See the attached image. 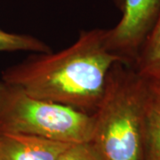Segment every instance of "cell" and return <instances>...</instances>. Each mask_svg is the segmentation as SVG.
I'll use <instances>...</instances> for the list:
<instances>
[{
	"label": "cell",
	"mask_w": 160,
	"mask_h": 160,
	"mask_svg": "<svg viewBox=\"0 0 160 160\" xmlns=\"http://www.w3.org/2000/svg\"><path fill=\"white\" fill-rule=\"evenodd\" d=\"M122 62L107 46V29L83 30L69 47L33 53L6 68L1 79L33 97L93 114L109 70Z\"/></svg>",
	"instance_id": "1"
},
{
	"label": "cell",
	"mask_w": 160,
	"mask_h": 160,
	"mask_svg": "<svg viewBox=\"0 0 160 160\" xmlns=\"http://www.w3.org/2000/svg\"><path fill=\"white\" fill-rule=\"evenodd\" d=\"M150 80L130 64L117 62L93 112L91 142L103 160H142Z\"/></svg>",
	"instance_id": "2"
},
{
	"label": "cell",
	"mask_w": 160,
	"mask_h": 160,
	"mask_svg": "<svg viewBox=\"0 0 160 160\" xmlns=\"http://www.w3.org/2000/svg\"><path fill=\"white\" fill-rule=\"evenodd\" d=\"M93 116L33 97L0 79V133H21L75 144L91 142Z\"/></svg>",
	"instance_id": "3"
},
{
	"label": "cell",
	"mask_w": 160,
	"mask_h": 160,
	"mask_svg": "<svg viewBox=\"0 0 160 160\" xmlns=\"http://www.w3.org/2000/svg\"><path fill=\"white\" fill-rule=\"evenodd\" d=\"M118 24L107 29V46L123 62L133 65L160 13V0H124Z\"/></svg>",
	"instance_id": "4"
},
{
	"label": "cell",
	"mask_w": 160,
	"mask_h": 160,
	"mask_svg": "<svg viewBox=\"0 0 160 160\" xmlns=\"http://www.w3.org/2000/svg\"><path fill=\"white\" fill-rule=\"evenodd\" d=\"M71 144L21 133H0V160H60Z\"/></svg>",
	"instance_id": "5"
},
{
	"label": "cell",
	"mask_w": 160,
	"mask_h": 160,
	"mask_svg": "<svg viewBox=\"0 0 160 160\" xmlns=\"http://www.w3.org/2000/svg\"><path fill=\"white\" fill-rule=\"evenodd\" d=\"M142 160H160V94L152 85L143 124Z\"/></svg>",
	"instance_id": "6"
},
{
	"label": "cell",
	"mask_w": 160,
	"mask_h": 160,
	"mask_svg": "<svg viewBox=\"0 0 160 160\" xmlns=\"http://www.w3.org/2000/svg\"><path fill=\"white\" fill-rule=\"evenodd\" d=\"M132 66L138 73L149 79L160 72V13Z\"/></svg>",
	"instance_id": "7"
},
{
	"label": "cell",
	"mask_w": 160,
	"mask_h": 160,
	"mask_svg": "<svg viewBox=\"0 0 160 160\" xmlns=\"http://www.w3.org/2000/svg\"><path fill=\"white\" fill-rule=\"evenodd\" d=\"M50 46L31 35L8 32L0 29V53L30 52L32 53L51 52Z\"/></svg>",
	"instance_id": "8"
},
{
	"label": "cell",
	"mask_w": 160,
	"mask_h": 160,
	"mask_svg": "<svg viewBox=\"0 0 160 160\" xmlns=\"http://www.w3.org/2000/svg\"><path fill=\"white\" fill-rule=\"evenodd\" d=\"M60 160H103L91 142L71 144Z\"/></svg>",
	"instance_id": "9"
},
{
	"label": "cell",
	"mask_w": 160,
	"mask_h": 160,
	"mask_svg": "<svg viewBox=\"0 0 160 160\" xmlns=\"http://www.w3.org/2000/svg\"><path fill=\"white\" fill-rule=\"evenodd\" d=\"M149 80H150V83L153 86V88L160 94V72L157 76H155L153 78Z\"/></svg>",
	"instance_id": "10"
},
{
	"label": "cell",
	"mask_w": 160,
	"mask_h": 160,
	"mask_svg": "<svg viewBox=\"0 0 160 160\" xmlns=\"http://www.w3.org/2000/svg\"><path fill=\"white\" fill-rule=\"evenodd\" d=\"M114 2H115V5L117 6V7H118L120 11H121L122 6H123V3H124V0H114Z\"/></svg>",
	"instance_id": "11"
}]
</instances>
